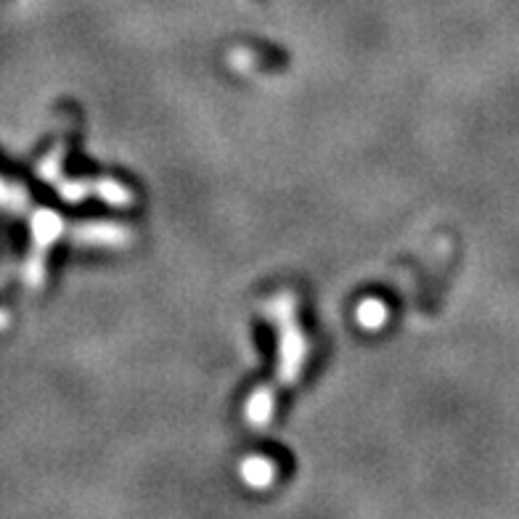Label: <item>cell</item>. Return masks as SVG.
<instances>
[{"label":"cell","mask_w":519,"mask_h":519,"mask_svg":"<svg viewBox=\"0 0 519 519\" xmlns=\"http://www.w3.org/2000/svg\"><path fill=\"white\" fill-rule=\"evenodd\" d=\"M281 355H279V377L284 384H294L300 379L302 363L308 358V342L302 337L300 326L292 318V300L281 302Z\"/></svg>","instance_id":"cell-1"},{"label":"cell","mask_w":519,"mask_h":519,"mask_svg":"<svg viewBox=\"0 0 519 519\" xmlns=\"http://www.w3.org/2000/svg\"><path fill=\"white\" fill-rule=\"evenodd\" d=\"M273 474H276V469H273L271 461L260 459V456L247 459L241 464V477H244V482L252 485V488H268L273 482Z\"/></svg>","instance_id":"cell-2"},{"label":"cell","mask_w":519,"mask_h":519,"mask_svg":"<svg viewBox=\"0 0 519 519\" xmlns=\"http://www.w3.org/2000/svg\"><path fill=\"white\" fill-rule=\"evenodd\" d=\"M273 414V395L268 390H260L252 395L247 403V422L249 424H265Z\"/></svg>","instance_id":"cell-3"},{"label":"cell","mask_w":519,"mask_h":519,"mask_svg":"<svg viewBox=\"0 0 519 519\" xmlns=\"http://www.w3.org/2000/svg\"><path fill=\"white\" fill-rule=\"evenodd\" d=\"M384 318H387V310H384L382 302L377 300H366L361 308H358V321H361L366 329H377V326H382Z\"/></svg>","instance_id":"cell-4"}]
</instances>
